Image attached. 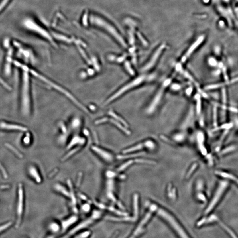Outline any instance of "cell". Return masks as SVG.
<instances>
[{"label":"cell","instance_id":"1","mask_svg":"<svg viewBox=\"0 0 238 238\" xmlns=\"http://www.w3.org/2000/svg\"><path fill=\"white\" fill-rule=\"evenodd\" d=\"M92 23L94 24V25L98 26L99 27H101L104 29L109 32L116 40L119 42L120 44L124 47H127L126 43L123 40V38L121 36L120 34L118 32L115 28L113 27L110 23L106 21L101 17L97 15H94V14L91 15Z\"/></svg>","mask_w":238,"mask_h":238},{"label":"cell","instance_id":"2","mask_svg":"<svg viewBox=\"0 0 238 238\" xmlns=\"http://www.w3.org/2000/svg\"><path fill=\"white\" fill-rule=\"evenodd\" d=\"M158 213L160 216L168 223L180 238H190L180 223L168 212L164 210L163 209L159 208L158 209Z\"/></svg>","mask_w":238,"mask_h":238},{"label":"cell","instance_id":"3","mask_svg":"<svg viewBox=\"0 0 238 238\" xmlns=\"http://www.w3.org/2000/svg\"><path fill=\"white\" fill-rule=\"evenodd\" d=\"M14 63L16 66L21 68L24 71L23 73V88L22 103L23 109L25 112H27L29 107V78L28 72H29L27 67L21 64L14 61Z\"/></svg>","mask_w":238,"mask_h":238},{"label":"cell","instance_id":"4","mask_svg":"<svg viewBox=\"0 0 238 238\" xmlns=\"http://www.w3.org/2000/svg\"><path fill=\"white\" fill-rule=\"evenodd\" d=\"M101 213L98 211H95L92 214L90 217L88 218L87 220L79 223L78 225L74 227L72 230H70L67 234L64 235L62 238H69L72 235L76 234L78 231H80L83 229H84L86 227H88L90 225L94 223L95 221L100 218L101 217Z\"/></svg>","mask_w":238,"mask_h":238},{"label":"cell","instance_id":"5","mask_svg":"<svg viewBox=\"0 0 238 238\" xmlns=\"http://www.w3.org/2000/svg\"><path fill=\"white\" fill-rule=\"evenodd\" d=\"M144 80H145V77L144 76H141L131 81V82L128 83V84L123 86L120 89H119L116 93L113 94L112 96L110 97L105 102V105H107L112 102L113 101L115 100L118 97H120L123 93L126 92L128 90H130L131 89L136 87L137 86L139 85L143 82Z\"/></svg>","mask_w":238,"mask_h":238},{"label":"cell","instance_id":"6","mask_svg":"<svg viewBox=\"0 0 238 238\" xmlns=\"http://www.w3.org/2000/svg\"><path fill=\"white\" fill-rule=\"evenodd\" d=\"M171 82V80L170 79H167V80L164 81V82L161 88L158 91V93H156L154 98L153 99V100L152 101L150 106L147 109V113L149 114L151 113L154 111L156 106H158V105L159 103L161 97H162L164 89H165V88H167Z\"/></svg>","mask_w":238,"mask_h":238},{"label":"cell","instance_id":"7","mask_svg":"<svg viewBox=\"0 0 238 238\" xmlns=\"http://www.w3.org/2000/svg\"><path fill=\"white\" fill-rule=\"evenodd\" d=\"M157 209L158 208L156 206L154 205L151 206L150 211L146 214L143 219L140 222L139 225L136 227L135 230L133 232L132 235L129 237V238H137L138 236L141 235V233H142V232L144 231L145 225L147 223L148 221L150 220L153 212Z\"/></svg>","mask_w":238,"mask_h":238},{"label":"cell","instance_id":"8","mask_svg":"<svg viewBox=\"0 0 238 238\" xmlns=\"http://www.w3.org/2000/svg\"><path fill=\"white\" fill-rule=\"evenodd\" d=\"M227 184L226 183H221L219 185L218 188L217 189L215 194L213 196V198L211 202L209 203L208 208L206 210L205 213L208 214L209 213L211 210L215 207L216 204L219 201L223 195V193L225 191L226 188H227Z\"/></svg>","mask_w":238,"mask_h":238},{"label":"cell","instance_id":"9","mask_svg":"<svg viewBox=\"0 0 238 238\" xmlns=\"http://www.w3.org/2000/svg\"><path fill=\"white\" fill-rule=\"evenodd\" d=\"M165 47H166V45L164 43L158 48V49L153 54V56H152L150 60L144 65V67L142 68V71H143V72L147 71L153 68V66L155 64L156 61L159 58L160 56V55L161 53H162L163 51L165 49Z\"/></svg>","mask_w":238,"mask_h":238},{"label":"cell","instance_id":"10","mask_svg":"<svg viewBox=\"0 0 238 238\" xmlns=\"http://www.w3.org/2000/svg\"><path fill=\"white\" fill-rule=\"evenodd\" d=\"M23 193L22 185L21 184H19L18 187V202L17 211L18 220L17 225L18 226L21 223L22 215L23 211Z\"/></svg>","mask_w":238,"mask_h":238},{"label":"cell","instance_id":"11","mask_svg":"<svg viewBox=\"0 0 238 238\" xmlns=\"http://www.w3.org/2000/svg\"><path fill=\"white\" fill-rule=\"evenodd\" d=\"M205 36L204 35H201L198 38L197 40L190 47L185 54L183 56L181 59L182 62H185L186 61L187 59L196 50V49H197L198 47L202 43V42L205 40Z\"/></svg>","mask_w":238,"mask_h":238},{"label":"cell","instance_id":"12","mask_svg":"<svg viewBox=\"0 0 238 238\" xmlns=\"http://www.w3.org/2000/svg\"><path fill=\"white\" fill-rule=\"evenodd\" d=\"M238 82V76L231 79V80H227L225 83H217V84H213L209 85L206 86L204 88V89L206 90H213V89H217L220 88L225 87L226 86Z\"/></svg>","mask_w":238,"mask_h":238},{"label":"cell","instance_id":"13","mask_svg":"<svg viewBox=\"0 0 238 238\" xmlns=\"http://www.w3.org/2000/svg\"><path fill=\"white\" fill-rule=\"evenodd\" d=\"M91 149L95 153L99 155L101 158L108 162H111L113 160V156L108 152L101 149L96 146H92Z\"/></svg>","mask_w":238,"mask_h":238},{"label":"cell","instance_id":"14","mask_svg":"<svg viewBox=\"0 0 238 238\" xmlns=\"http://www.w3.org/2000/svg\"><path fill=\"white\" fill-rule=\"evenodd\" d=\"M154 143L153 142H151V141H147V142H145L143 143L138 144V145H136V146L132 147L131 148L127 149V150L123 151V153H124V154H126V153H129V152H131L138 150L142 149L144 147H147L150 148H150H154Z\"/></svg>","mask_w":238,"mask_h":238},{"label":"cell","instance_id":"15","mask_svg":"<svg viewBox=\"0 0 238 238\" xmlns=\"http://www.w3.org/2000/svg\"><path fill=\"white\" fill-rule=\"evenodd\" d=\"M0 127L5 129L15 130L22 131H26L27 130V128L24 127L17 125L8 124L5 122L0 123Z\"/></svg>","mask_w":238,"mask_h":238},{"label":"cell","instance_id":"16","mask_svg":"<svg viewBox=\"0 0 238 238\" xmlns=\"http://www.w3.org/2000/svg\"><path fill=\"white\" fill-rule=\"evenodd\" d=\"M216 173L217 175L221 176V177L222 178L229 179V180L231 179L233 182H235V183L238 185V178L236 177V176L229 173L228 172H223L221 171H216Z\"/></svg>","mask_w":238,"mask_h":238},{"label":"cell","instance_id":"17","mask_svg":"<svg viewBox=\"0 0 238 238\" xmlns=\"http://www.w3.org/2000/svg\"><path fill=\"white\" fill-rule=\"evenodd\" d=\"M85 143V139L83 138L79 137L78 136H76L72 138L69 145H68V148H70L73 146H75L76 144H79V145H83Z\"/></svg>","mask_w":238,"mask_h":238},{"label":"cell","instance_id":"18","mask_svg":"<svg viewBox=\"0 0 238 238\" xmlns=\"http://www.w3.org/2000/svg\"><path fill=\"white\" fill-rule=\"evenodd\" d=\"M29 172L30 175L32 176L33 178H34L36 182L38 183H40L42 182V179L40 177L39 173L38 172L36 168L34 167L31 166L29 169Z\"/></svg>","mask_w":238,"mask_h":238},{"label":"cell","instance_id":"19","mask_svg":"<svg viewBox=\"0 0 238 238\" xmlns=\"http://www.w3.org/2000/svg\"><path fill=\"white\" fill-rule=\"evenodd\" d=\"M55 188L57 191L63 194L65 196L70 197V194L68 191L66 189V188H64L62 185L57 184L55 186Z\"/></svg>","mask_w":238,"mask_h":238},{"label":"cell","instance_id":"20","mask_svg":"<svg viewBox=\"0 0 238 238\" xmlns=\"http://www.w3.org/2000/svg\"><path fill=\"white\" fill-rule=\"evenodd\" d=\"M68 187L70 188V198L72 199V203L73 205H76V197H75V194H74V191H73V188H72V184L71 183V181L68 180Z\"/></svg>","mask_w":238,"mask_h":238},{"label":"cell","instance_id":"21","mask_svg":"<svg viewBox=\"0 0 238 238\" xmlns=\"http://www.w3.org/2000/svg\"><path fill=\"white\" fill-rule=\"evenodd\" d=\"M110 121L112 123H113L114 125L117 126L118 128H120V129L123 132H125L127 134L130 135V131L128 130L126 127H124L122 125H121L120 123L118 122L116 120H113V119H110Z\"/></svg>","mask_w":238,"mask_h":238},{"label":"cell","instance_id":"22","mask_svg":"<svg viewBox=\"0 0 238 238\" xmlns=\"http://www.w3.org/2000/svg\"><path fill=\"white\" fill-rule=\"evenodd\" d=\"M12 54H13V50L11 48H10V49H9V52H8V56L7 58V64L6 65V72L7 73H9L10 71V64H11V61H12L11 56H12Z\"/></svg>","mask_w":238,"mask_h":238},{"label":"cell","instance_id":"23","mask_svg":"<svg viewBox=\"0 0 238 238\" xmlns=\"http://www.w3.org/2000/svg\"><path fill=\"white\" fill-rule=\"evenodd\" d=\"M77 217H76V216H73V217H71L70 218L68 219V220L64 221L62 223V227L63 229H64L63 230H64V229H65L66 227H67L71 223H72L76 221L77 220Z\"/></svg>","mask_w":238,"mask_h":238},{"label":"cell","instance_id":"24","mask_svg":"<svg viewBox=\"0 0 238 238\" xmlns=\"http://www.w3.org/2000/svg\"><path fill=\"white\" fill-rule=\"evenodd\" d=\"M109 114L110 116H112L115 119H116V120L119 121V122L121 123L123 125H125L126 127H128V125H127V123L126 122V121H124L122 118H121V117H119V116H118V115H117V114H116L115 113H114L113 112L110 111V112L109 113Z\"/></svg>","mask_w":238,"mask_h":238},{"label":"cell","instance_id":"25","mask_svg":"<svg viewBox=\"0 0 238 238\" xmlns=\"http://www.w3.org/2000/svg\"><path fill=\"white\" fill-rule=\"evenodd\" d=\"M145 153L143 152L141 153H136V154H133L127 155H120L117 156V158L119 159H125L129 158H134L136 156H140L144 154Z\"/></svg>","mask_w":238,"mask_h":238},{"label":"cell","instance_id":"26","mask_svg":"<svg viewBox=\"0 0 238 238\" xmlns=\"http://www.w3.org/2000/svg\"><path fill=\"white\" fill-rule=\"evenodd\" d=\"M134 209L135 217L138 215V195L135 194L134 196Z\"/></svg>","mask_w":238,"mask_h":238},{"label":"cell","instance_id":"27","mask_svg":"<svg viewBox=\"0 0 238 238\" xmlns=\"http://www.w3.org/2000/svg\"><path fill=\"white\" fill-rule=\"evenodd\" d=\"M208 63L211 67H216L218 65L217 60L213 56H210L208 59Z\"/></svg>","mask_w":238,"mask_h":238},{"label":"cell","instance_id":"28","mask_svg":"<svg viewBox=\"0 0 238 238\" xmlns=\"http://www.w3.org/2000/svg\"><path fill=\"white\" fill-rule=\"evenodd\" d=\"M217 221H218L219 222V223H220V225H221V226L223 228H225V230L228 232V233L231 236V237H232V238H237V236H236V235H235L234 233V232H233V231H232L230 229H229V228H228L225 225V224H223L222 222L220 221L218 219Z\"/></svg>","mask_w":238,"mask_h":238},{"label":"cell","instance_id":"29","mask_svg":"<svg viewBox=\"0 0 238 238\" xmlns=\"http://www.w3.org/2000/svg\"><path fill=\"white\" fill-rule=\"evenodd\" d=\"M80 148V147H78L77 148H75V149L72 150H71L70 152H69L67 154L65 155V156L62 159V161H64V160H65L67 159L68 158H69V157L72 156V155L74 154H75V153H76L78 151H79Z\"/></svg>","mask_w":238,"mask_h":238},{"label":"cell","instance_id":"30","mask_svg":"<svg viewBox=\"0 0 238 238\" xmlns=\"http://www.w3.org/2000/svg\"><path fill=\"white\" fill-rule=\"evenodd\" d=\"M125 68L127 71L128 72V73H129L131 76H134L135 72L134 70L131 68V66L129 63L128 62V61H126L125 64Z\"/></svg>","mask_w":238,"mask_h":238},{"label":"cell","instance_id":"31","mask_svg":"<svg viewBox=\"0 0 238 238\" xmlns=\"http://www.w3.org/2000/svg\"><path fill=\"white\" fill-rule=\"evenodd\" d=\"M196 97L197 100V106L196 111L198 114L200 113L201 111V100L200 97L199 95H198Z\"/></svg>","mask_w":238,"mask_h":238},{"label":"cell","instance_id":"32","mask_svg":"<svg viewBox=\"0 0 238 238\" xmlns=\"http://www.w3.org/2000/svg\"><path fill=\"white\" fill-rule=\"evenodd\" d=\"M132 163H133V160H130L127 162L123 164H122L121 166H120V167L118 168V172H121V171H123V170L125 169L127 167L130 165Z\"/></svg>","mask_w":238,"mask_h":238},{"label":"cell","instance_id":"33","mask_svg":"<svg viewBox=\"0 0 238 238\" xmlns=\"http://www.w3.org/2000/svg\"><path fill=\"white\" fill-rule=\"evenodd\" d=\"M5 145H6V147L8 148H9L11 150L13 151V152L14 153H15L19 157H20V158H22L23 157V156L21 154H20L18 151L17 150H16L13 147V146H11L10 144H8V143H6L5 144Z\"/></svg>","mask_w":238,"mask_h":238},{"label":"cell","instance_id":"34","mask_svg":"<svg viewBox=\"0 0 238 238\" xmlns=\"http://www.w3.org/2000/svg\"><path fill=\"white\" fill-rule=\"evenodd\" d=\"M135 162L140 163L149 164H155V162L152 160H147L136 159L135 160Z\"/></svg>","mask_w":238,"mask_h":238},{"label":"cell","instance_id":"35","mask_svg":"<svg viewBox=\"0 0 238 238\" xmlns=\"http://www.w3.org/2000/svg\"><path fill=\"white\" fill-rule=\"evenodd\" d=\"M11 225H12V223L11 222H9L5 223V224H4L0 226V232L6 229V228H8Z\"/></svg>","mask_w":238,"mask_h":238},{"label":"cell","instance_id":"36","mask_svg":"<svg viewBox=\"0 0 238 238\" xmlns=\"http://www.w3.org/2000/svg\"><path fill=\"white\" fill-rule=\"evenodd\" d=\"M30 135L29 133H27L26 136L25 137L24 139H23V143H25V144H29L30 143Z\"/></svg>","mask_w":238,"mask_h":238},{"label":"cell","instance_id":"37","mask_svg":"<svg viewBox=\"0 0 238 238\" xmlns=\"http://www.w3.org/2000/svg\"><path fill=\"white\" fill-rule=\"evenodd\" d=\"M197 165V164H193V166H192V167L191 168H190V170H189V171L188 172V174H187V178H188V177H190V175H191V174H192V173L193 172V171H194V169H195V168H196Z\"/></svg>","mask_w":238,"mask_h":238},{"label":"cell","instance_id":"38","mask_svg":"<svg viewBox=\"0 0 238 238\" xmlns=\"http://www.w3.org/2000/svg\"><path fill=\"white\" fill-rule=\"evenodd\" d=\"M90 208V206L88 204H84V205L82 206L83 210H84L85 212H88V211H89Z\"/></svg>","mask_w":238,"mask_h":238},{"label":"cell","instance_id":"39","mask_svg":"<svg viewBox=\"0 0 238 238\" xmlns=\"http://www.w3.org/2000/svg\"><path fill=\"white\" fill-rule=\"evenodd\" d=\"M0 169L2 171V173H3V176L5 178H7L8 176H7V173H6V171H5V168H3V166L1 165V164H0Z\"/></svg>","mask_w":238,"mask_h":238},{"label":"cell","instance_id":"40","mask_svg":"<svg viewBox=\"0 0 238 238\" xmlns=\"http://www.w3.org/2000/svg\"><path fill=\"white\" fill-rule=\"evenodd\" d=\"M0 83L1 84H2L3 85V86L6 88L7 89H9V90H10L11 89V88H10L6 83L4 82L3 80L2 79H1V78H0Z\"/></svg>","mask_w":238,"mask_h":238},{"label":"cell","instance_id":"41","mask_svg":"<svg viewBox=\"0 0 238 238\" xmlns=\"http://www.w3.org/2000/svg\"><path fill=\"white\" fill-rule=\"evenodd\" d=\"M223 101L224 102H226V93L225 89H223Z\"/></svg>","mask_w":238,"mask_h":238},{"label":"cell","instance_id":"42","mask_svg":"<svg viewBox=\"0 0 238 238\" xmlns=\"http://www.w3.org/2000/svg\"><path fill=\"white\" fill-rule=\"evenodd\" d=\"M79 196H80L81 198H82L83 200H84L87 201L88 202L90 203V202H89V201L88 199V198L85 196H84V194H80Z\"/></svg>","mask_w":238,"mask_h":238},{"label":"cell","instance_id":"43","mask_svg":"<svg viewBox=\"0 0 238 238\" xmlns=\"http://www.w3.org/2000/svg\"><path fill=\"white\" fill-rule=\"evenodd\" d=\"M82 173H80V176H79V178H78V181H77V187H78V186H79L80 185V183L81 180V178H82Z\"/></svg>","mask_w":238,"mask_h":238},{"label":"cell","instance_id":"44","mask_svg":"<svg viewBox=\"0 0 238 238\" xmlns=\"http://www.w3.org/2000/svg\"><path fill=\"white\" fill-rule=\"evenodd\" d=\"M172 89H174V90H175V89H180V87L179 85H174L172 86Z\"/></svg>","mask_w":238,"mask_h":238},{"label":"cell","instance_id":"45","mask_svg":"<svg viewBox=\"0 0 238 238\" xmlns=\"http://www.w3.org/2000/svg\"><path fill=\"white\" fill-rule=\"evenodd\" d=\"M192 88H189V89H188V90H187V94L188 95H190V93H192Z\"/></svg>","mask_w":238,"mask_h":238},{"label":"cell","instance_id":"46","mask_svg":"<svg viewBox=\"0 0 238 238\" xmlns=\"http://www.w3.org/2000/svg\"><path fill=\"white\" fill-rule=\"evenodd\" d=\"M9 185H2L1 186V189H5L7 188H9Z\"/></svg>","mask_w":238,"mask_h":238},{"label":"cell","instance_id":"47","mask_svg":"<svg viewBox=\"0 0 238 238\" xmlns=\"http://www.w3.org/2000/svg\"><path fill=\"white\" fill-rule=\"evenodd\" d=\"M236 25H237V26L238 27V21L236 22Z\"/></svg>","mask_w":238,"mask_h":238}]
</instances>
